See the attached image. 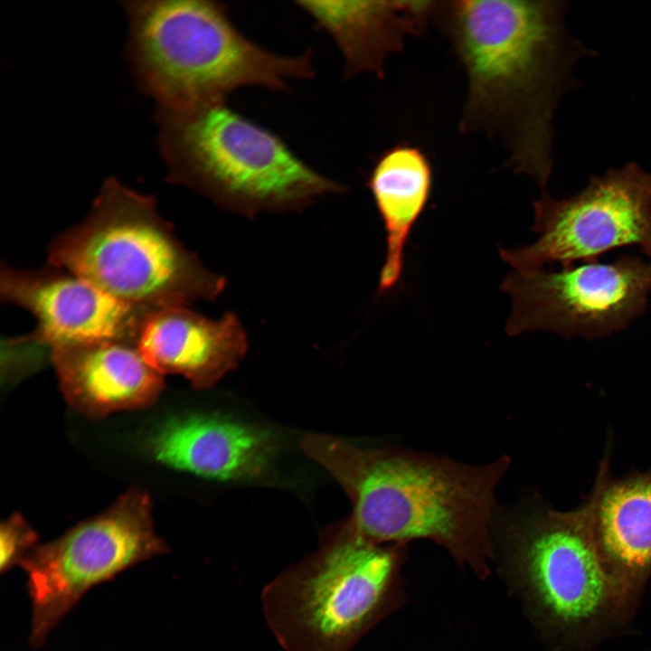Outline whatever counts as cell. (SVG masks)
I'll list each match as a JSON object with an SVG mask.
<instances>
[{
  "mask_svg": "<svg viewBox=\"0 0 651 651\" xmlns=\"http://www.w3.org/2000/svg\"><path fill=\"white\" fill-rule=\"evenodd\" d=\"M149 454L175 469L220 480L260 477L275 456L267 431L218 416L173 417L146 440Z\"/></svg>",
  "mask_w": 651,
  "mask_h": 651,
  "instance_id": "14",
  "label": "cell"
},
{
  "mask_svg": "<svg viewBox=\"0 0 651 651\" xmlns=\"http://www.w3.org/2000/svg\"><path fill=\"white\" fill-rule=\"evenodd\" d=\"M135 344L158 372L182 375L203 390L236 368L248 349L247 334L234 313L212 319L188 307L146 311Z\"/></svg>",
  "mask_w": 651,
  "mask_h": 651,
  "instance_id": "12",
  "label": "cell"
},
{
  "mask_svg": "<svg viewBox=\"0 0 651 651\" xmlns=\"http://www.w3.org/2000/svg\"><path fill=\"white\" fill-rule=\"evenodd\" d=\"M127 56L139 89L157 107L225 102L250 86L285 90L315 74L311 52L284 56L244 36L227 6L202 0L124 1Z\"/></svg>",
  "mask_w": 651,
  "mask_h": 651,
  "instance_id": "4",
  "label": "cell"
},
{
  "mask_svg": "<svg viewBox=\"0 0 651 651\" xmlns=\"http://www.w3.org/2000/svg\"><path fill=\"white\" fill-rule=\"evenodd\" d=\"M435 1H297L318 28L336 42L344 74L383 77L387 60L420 35L431 19Z\"/></svg>",
  "mask_w": 651,
  "mask_h": 651,
  "instance_id": "15",
  "label": "cell"
},
{
  "mask_svg": "<svg viewBox=\"0 0 651 651\" xmlns=\"http://www.w3.org/2000/svg\"><path fill=\"white\" fill-rule=\"evenodd\" d=\"M590 495L603 558L611 572L637 596L651 572V470L614 478L606 456Z\"/></svg>",
  "mask_w": 651,
  "mask_h": 651,
  "instance_id": "16",
  "label": "cell"
},
{
  "mask_svg": "<svg viewBox=\"0 0 651 651\" xmlns=\"http://www.w3.org/2000/svg\"><path fill=\"white\" fill-rule=\"evenodd\" d=\"M156 122L167 180L226 210L247 216L297 211L345 188L225 102L157 107Z\"/></svg>",
  "mask_w": 651,
  "mask_h": 651,
  "instance_id": "5",
  "label": "cell"
},
{
  "mask_svg": "<svg viewBox=\"0 0 651 651\" xmlns=\"http://www.w3.org/2000/svg\"><path fill=\"white\" fill-rule=\"evenodd\" d=\"M591 495L568 512L535 496L499 505L492 524L494 560L542 633L580 645L621 624L637 596L609 570L599 547Z\"/></svg>",
  "mask_w": 651,
  "mask_h": 651,
  "instance_id": "3",
  "label": "cell"
},
{
  "mask_svg": "<svg viewBox=\"0 0 651 651\" xmlns=\"http://www.w3.org/2000/svg\"><path fill=\"white\" fill-rule=\"evenodd\" d=\"M50 360L67 402L91 418L149 406L165 387L164 374L129 341L61 345Z\"/></svg>",
  "mask_w": 651,
  "mask_h": 651,
  "instance_id": "13",
  "label": "cell"
},
{
  "mask_svg": "<svg viewBox=\"0 0 651 651\" xmlns=\"http://www.w3.org/2000/svg\"><path fill=\"white\" fill-rule=\"evenodd\" d=\"M148 495L131 488L108 509L38 545L21 562L32 600L30 644L49 633L92 587L165 553Z\"/></svg>",
  "mask_w": 651,
  "mask_h": 651,
  "instance_id": "8",
  "label": "cell"
},
{
  "mask_svg": "<svg viewBox=\"0 0 651 651\" xmlns=\"http://www.w3.org/2000/svg\"><path fill=\"white\" fill-rule=\"evenodd\" d=\"M533 209L538 240L499 250L515 271L599 261L612 250L632 246L651 259V174L635 163L592 177L568 198L543 193Z\"/></svg>",
  "mask_w": 651,
  "mask_h": 651,
  "instance_id": "9",
  "label": "cell"
},
{
  "mask_svg": "<svg viewBox=\"0 0 651 651\" xmlns=\"http://www.w3.org/2000/svg\"><path fill=\"white\" fill-rule=\"evenodd\" d=\"M301 448L346 493L353 506L349 519L365 538L380 544L429 540L479 579L490 574L495 490L511 465L508 456L469 465L401 447H360L324 434L306 435Z\"/></svg>",
  "mask_w": 651,
  "mask_h": 651,
  "instance_id": "2",
  "label": "cell"
},
{
  "mask_svg": "<svg viewBox=\"0 0 651 651\" xmlns=\"http://www.w3.org/2000/svg\"><path fill=\"white\" fill-rule=\"evenodd\" d=\"M0 297L32 313L37 322L34 332L13 342L44 347L49 353L61 345L102 340L135 343L147 311L127 305L50 263L29 270L3 265Z\"/></svg>",
  "mask_w": 651,
  "mask_h": 651,
  "instance_id": "11",
  "label": "cell"
},
{
  "mask_svg": "<svg viewBox=\"0 0 651 651\" xmlns=\"http://www.w3.org/2000/svg\"><path fill=\"white\" fill-rule=\"evenodd\" d=\"M407 544H380L350 519L328 528L318 548L261 592L266 622L284 651H351L405 600Z\"/></svg>",
  "mask_w": 651,
  "mask_h": 651,
  "instance_id": "6",
  "label": "cell"
},
{
  "mask_svg": "<svg viewBox=\"0 0 651 651\" xmlns=\"http://www.w3.org/2000/svg\"><path fill=\"white\" fill-rule=\"evenodd\" d=\"M433 169L423 150L397 144L376 159L367 180L386 239L379 290L386 292L400 280L410 233L431 194Z\"/></svg>",
  "mask_w": 651,
  "mask_h": 651,
  "instance_id": "17",
  "label": "cell"
},
{
  "mask_svg": "<svg viewBox=\"0 0 651 651\" xmlns=\"http://www.w3.org/2000/svg\"><path fill=\"white\" fill-rule=\"evenodd\" d=\"M39 536L19 514L11 515L0 528V570L7 571L38 546Z\"/></svg>",
  "mask_w": 651,
  "mask_h": 651,
  "instance_id": "18",
  "label": "cell"
},
{
  "mask_svg": "<svg viewBox=\"0 0 651 651\" xmlns=\"http://www.w3.org/2000/svg\"><path fill=\"white\" fill-rule=\"evenodd\" d=\"M502 289L513 302L508 335L547 331L596 340L625 329L645 313L651 259L623 255L559 270L514 271L505 278Z\"/></svg>",
  "mask_w": 651,
  "mask_h": 651,
  "instance_id": "10",
  "label": "cell"
},
{
  "mask_svg": "<svg viewBox=\"0 0 651 651\" xmlns=\"http://www.w3.org/2000/svg\"><path fill=\"white\" fill-rule=\"evenodd\" d=\"M564 3L435 1L431 14L467 77L463 133L497 138L516 173L544 187L552 116L585 49L564 28Z\"/></svg>",
  "mask_w": 651,
  "mask_h": 651,
  "instance_id": "1",
  "label": "cell"
},
{
  "mask_svg": "<svg viewBox=\"0 0 651 651\" xmlns=\"http://www.w3.org/2000/svg\"><path fill=\"white\" fill-rule=\"evenodd\" d=\"M48 263L142 310L213 300L225 287L175 236L153 196L114 177L84 220L52 240Z\"/></svg>",
  "mask_w": 651,
  "mask_h": 651,
  "instance_id": "7",
  "label": "cell"
}]
</instances>
